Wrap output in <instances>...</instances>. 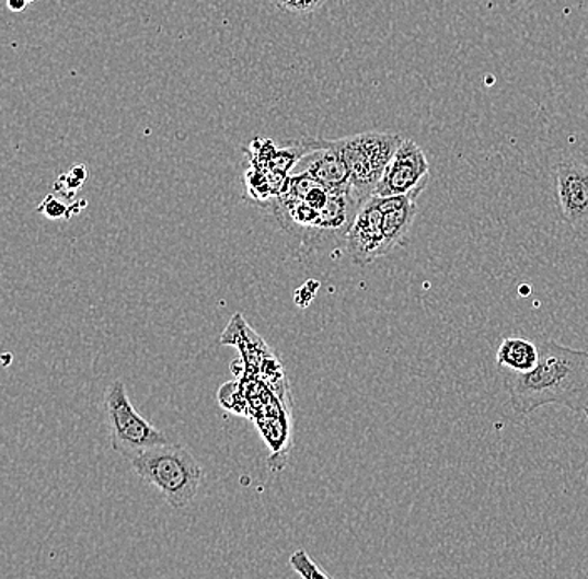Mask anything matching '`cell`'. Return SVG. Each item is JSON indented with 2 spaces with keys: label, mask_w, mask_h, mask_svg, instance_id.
<instances>
[{
  "label": "cell",
  "mask_w": 588,
  "mask_h": 579,
  "mask_svg": "<svg viewBox=\"0 0 588 579\" xmlns=\"http://www.w3.org/2000/svg\"><path fill=\"white\" fill-rule=\"evenodd\" d=\"M132 470L154 486L171 508L191 505L203 483L201 464L181 444H159L130 461Z\"/></svg>",
  "instance_id": "2"
},
{
  "label": "cell",
  "mask_w": 588,
  "mask_h": 579,
  "mask_svg": "<svg viewBox=\"0 0 588 579\" xmlns=\"http://www.w3.org/2000/svg\"><path fill=\"white\" fill-rule=\"evenodd\" d=\"M272 211L285 231L300 234L301 238L314 228L320 216V209L289 193H281L276 197Z\"/></svg>",
  "instance_id": "11"
},
{
  "label": "cell",
  "mask_w": 588,
  "mask_h": 579,
  "mask_svg": "<svg viewBox=\"0 0 588 579\" xmlns=\"http://www.w3.org/2000/svg\"><path fill=\"white\" fill-rule=\"evenodd\" d=\"M276 8L281 11L291 12V14H311L323 8L326 0H273Z\"/></svg>",
  "instance_id": "14"
},
{
  "label": "cell",
  "mask_w": 588,
  "mask_h": 579,
  "mask_svg": "<svg viewBox=\"0 0 588 579\" xmlns=\"http://www.w3.org/2000/svg\"><path fill=\"white\" fill-rule=\"evenodd\" d=\"M364 204L353 189L345 193H330L328 200L320 209L316 224L301 238L304 250H321L328 243L346 241L353 221Z\"/></svg>",
  "instance_id": "6"
},
{
  "label": "cell",
  "mask_w": 588,
  "mask_h": 579,
  "mask_svg": "<svg viewBox=\"0 0 588 579\" xmlns=\"http://www.w3.org/2000/svg\"><path fill=\"white\" fill-rule=\"evenodd\" d=\"M39 211H43L44 215L50 219H60L69 216L68 208H66L62 202H59L54 196L47 197V199L41 204Z\"/></svg>",
  "instance_id": "15"
},
{
  "label": "cell",
  "mask_w": 588,
  "mask_h": 579,
  "mask_svg": "<svg viewBox=\"0 0 588 579\" xmlns=\"http://www.w3.org/2000/svg\"><path fill=\"white\" fill-rule=\"evenodd\" d=\"M422 190H412L402 196H377L378 204L383 211V234L388 253L405 241L418 212V196Z\"/></svg>",
  "instance_id": "10"
},
{
  "label": "cell",
  "mask_w": 588,
  "mask_h": 579,
  "mask_svg": "<svg viewBox=\"0 0 588 579\" xmlns=\"http://www.w3.org/2000/svg\"><path fill=\"white\" fill-rule=\"evenodd\" d=\"M308 152L298 161L292 173L304 171L320 181L330 193H345L351 189V177L342 155L332 141L307 138Z\"/></svg>",
  "instance_id": "9"
},
{
  "label": "cell",
  "mask_w": 588,
  "mask_h": 579,
  "mask_svg": "<svg viewBox=\"0 0 588 579\" xmlns=\"http://www.w3.org/2000/svg\"><path fill=\"white\" fill-rule=\"evenodd\" d=\"M346 251L353 263L367 266L378 257L387 256V243L383 234V211L377 196H371L359 208L351 229L346 235Z\"/></svg>",
  "instance_id": "7"
},
{
  "label": "cell",
  "mask_w": 588,
  "mask_h": 579,
  "mask_svg": "<svg viewBox=\"0 0 588 579\" xmlns=\"http://www.w3.org/2000/svg\"><path fill=\"white\" fill-rule=\"evenodd\" d=\"M532 371H505V386L517 415L527 416L546 404H561L575 413L588 407V352L565 348L555 340L539 346Z\"/></svg>",
  "instance_id": "1"
},
{
  "label": "cell",
  "mask_w": 588,
  "mask_h": 579,
  "mask_svg": "<svg viewBox=\"0 0 588 579\" xmlns=\"http://www.w3.org/2000/svg\"><path fill=\"white\" fill-rule=\"evenodd\" d=\"M27 0H8L9 11L12 12H22L27 8Z\"/></svg>",
  "instance_id": "17"
},
{
  "label": "cell",
  "mask_w": 588,
  "mask_h": 579,
  "mask_svg": "<svg viewBox=\"0 0 588 579\" xmlns=\"http://www.w3.org/2000/svg\"><path fill=\"white\" fill-rule=\"evenodd\" d=\"M557 196L562 218L574 231H588V165L564 159L557 165Z\"/></svg>",
  "instance_id": "8"
},
{
  "label": "cell",
  "mask_w": 588,
  "mask_h": 579,
  "mask_svg": "<svg viewBox=\"0 0 588 579\" xmlns=\"http://www.w3.org/2000/svg\"><path fill=\"white\" fill-rule=\"evenodd\" d=\"M27 2H34V0H27Z\"/></svg>",
  "instance_id": "18"
},
{
  "label": "cell",
  "mask_w": 588,
  "mask_h": 579,
  "mask_svg": "<svg viewBox=\"0 0 588 579\" xmlns=\"http://www.w3.org/2000/svg\"><path fill=\"white\" fill-rule=\"evenodd\" d=\"M539 346L526 337H507L501 340L497 352V364L504 371H532L539 362Z\"/></svg>",
  "instance_id": "12"
},
{
  "label": "cell",
  "mask_w": 588,
  "mask_h": 579,
  "mask_svg": "<svg viewBox=\"0 0 588 579\" xmlns=\"http://www.w3.org/2000/svg\"><path fill=\"white\" fill-rule=\"evenodd\" d=\"M403 139L400 134L364 132L332 141L348 167L353 193L364 202L373 196Z\"/></svg>",
  "instance_id": "3"
},
{
  "label": "cell",
  "mask_w": 588,
  "mask_h": 579,
  "mask_svg": "<svg viewBox=\"0 0 588 579\" xmlns=\"http://www.w3.org/2000/svg\"><path fill=\"white\" fill-rule=\"evenodd\" d=\"M104 413L113 450L126 460L132 461L151 448L170 442L164 432L136 412L123 381H114L107 387Z\"/></svg>",
  "instance_id": "4"
},
{
  "label": "cell",
  "mask_w": 588,
  "mask_h": 579,
  "mask_svg": "<svg viewBox=\"0 0 588 579\" xmlns=\"http://www.w3.org/2000/svg\"><path fill=\"white\" fill-rule=\"evenodd\" d=\"M289 565L301 578L307 579H328L330 576L323 571V569L318 568L316 563L308 556V553L304 549H298L297 553H292L291 558H289Z\"/></svg>",
  "instance_id": "13"
},
{
  "label": "cell",
  "mask_w": 588,
  "mask_h": 579,
  "mask_svg": "<svg viewBox=\"0 0 588 579\" xmlns=\"http://www.w3.org/2000/svg\"><path fill=\"white\" fill-rule=\"evenodd\" d=\"M85 176L88 174H85L84 165L78 164L72 169L71 173L60 176V183H66V189L68 190H78L84 184Z\"/></svg>",
  "instance_id": "16"
},
{
  "label": "cell",
  "mask_w": 588,
  "mask_h": 579,
  "mask_svg": "<svg viewBox=\"0 0 588 579\" xmlns=\"http://www.w3.org/2000/svg\"><path fill=\"white\" fill-rule=\"evenodd\" d=\"M430 180V162L423 149L412 139H403L399 151L387 165L374 196H402L425 189Z\"/></svg>",
  "instance_id": "5"
}]
</instances>
